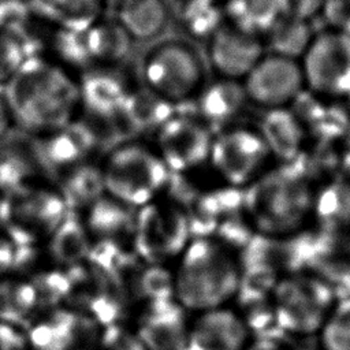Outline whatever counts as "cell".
<instances>
[{
	"label": "cell",
	"mask_w": 350,
	"mask_h": 350,
	"mask_svg": "<svg viewBox=\"0 0 350 350\" xmlns=\"http://www.w3.org/2000/svg\"><path fill=\"white\" fill-rule=\"evenodd\" d=\"M12 124L40 137L77 119V79L42 56L29 59L3 86Z\"/></svg>",
	"instance_id": "1"
},
{
	"label": "cell",
	"mask_w": 350,
	"mask_h": 350,
	"mask_svg": "<svg viewBox=\"0 0 350 350\" xmlns=\"http://www.w3.org/2000/svg\"><path fill=\"white\" fill-rule=\"evenodd\" d=\"M314 187L295 164L268 168L243 190L245 216L254 234L287 237L312 221Z\"/></svg>",
	"instance_id": "2"
},
{
	"label": "cell",
	"mask_w": 350,
	"mask_h": 350,
	"mask_svg": "<svg viewBox=\"0 0 350 350\" xmlns=\"http://www.w3.org/2000/svg\"><path fill=\"white\" fill-rule=\"evenodd\" d=\"M174 264V297L189 313L234 302L241 280L239 257L217 239L193 238Z\"/></svg>",
	"instance_id": "3"
},
{
	"label": "cell",
	"mask_w": 350,
	"mask_h": 350,
	"mask_svg": "<svg viewBox=\"0 0 350 350\" xmlns=\"http://www.w3.org/2000/svg\"><path fill=\"white\" fill-rule=\"evenodd\" d=\"M101 171L104 191L133 209L159 200L171 178L157 150L135 139L112 146L101 163Z\"/></svg>",
	"instance_id": "4"
},
{
	"label": "cell",
	"mask_w": 350,
	"mask_h": 350,
	"mask_svg": "<svg viewBox=\"0 0 350 350\" xmlns=\"http://www.w3.org/2000/svg\"><path fill=\"white\" fill-rule=\"evenodd\" d=\"M336 302L328 280L306 271L280 276L272 290L276 321L288 335L319 334Z\"/></svg>",
	"instance_id": "5"
},
{
	"label": "cell",
	"mask_w": 350,
	"mask_h": 350,
	"mask_svg": "<svg viewBox=\"0 0 350 350\" xmlns=\"http://www.w3.org/2000/svg\"><path fill=\"white\" fill-rule=\"evenodd\" d=\"M145 86L174 105L194 101L205 82L200 55L186 42L168 40L152 46L142 59Z\"/></svg>",
	"instance_id": "6"
},
{
	"label": "cell",
	"mask_w": 350,
	"mask_h": 350,
	"mask_svg": "<svg viewBox=\"0 0 350 350\" xmlns=\"http://www.w3.org/2000/svg\"><path fill=\"white\" fill-rule=\"evenodd\" d=\"M193 239L186 212L161 196L135 211L130 249L142 261L170 265Z\"/></svg>",
	"instance_id": "7"
},
{
	"label": "cell",
	"mask_w": 350,
	"mask_h": 350,
	"mask_svg": "<svg viewBox=\"0 0 350 350\" xmlns=\"http://www.w3.org/2000/svg\"><path fill=\"white\" fill-rule=\"evenodd\" d=\"M51 182H40L7 194L5 223L18 246H42L68 212Z\"/></svg>",
	"instance_id": "8"
},
{
	"label": "cell",
	"mask_w": 350,
	"mask_h": 350,
	"mask_svg": "<svg viewBox=\"0 0 350 350\" xmlns=\"http://www.w3.org/2000/svg\"><path fill=\"white\" fill-rule=\"evenodd\" d=\"M271 159L256 129L234 124L215 133L208 165L223 185L245 190L269 168Z\"/></svg>",
	"instance_id": "9"
},
{
	"label": "cell",
	"mask_w": 350,
	"mask_h": 350,
	"mask_svg": "<svg viewBox=\"0 0 350 350\" xmlns=\"http://www.w3.org/2000/svg\"><path fill=\"white\" fill-rule=\"evenodd\" d=\"M305 88L325 98L350 94V36L325 29L314 33L299 59Z\"/></svg>",
	"instance_id": "10"
},
{
	"label": "cell",
	"mask_w": 350,
	"mask_h": 350,
	"mask_svg": "<svg viewBox=\"0 0 350 350\" xmlns=\"http://www.w3.org/2000/svg\"><path fill=\"white\" fill-rule=\"evenodd\" d=\"M213 135L196 115L176 112L156 134L154 149L171 174L191 175L208 165Z\"/></svg>",
	"instance_id": "11"
},
{
	"label": "cell",
	"mask_w": 350,
	"mask_h": 350,
	"mask_svg": "<svg viewBox=\"0 0 350 350\" xmlns=\"http://www.w3.org/2000/svg\"><path fill=\"white\" fill-rule=\"evenodd\" d=\"M68 275L70 291L64 306L85 314L101 328L124 321L130 306L109 275L89 262L70 269Z\"/></svg>",
	"instance_id": "12"
},
{
	"label": "cell",
	"mask_w": 350,
	"mask_h": 350,
	"mask_svg": "<svg viewBox=\"0 0 350 350\" xmlns=\"http://www.w3.org/2000/svg\"><path fill=\"white\" fill-rule=\"evenodd\" d=\"M25 329L29 350H96L103 328L85 314L60 306L37 313Z\"/></svg>",
	"instance_id": "13"
},
{
	"label": "cell",
	"mask_w": 350,
	"mask_h": 350,
	"mask_svg": "<svg viewBox=\"0 0 350 350\" xmlns=\"http://www.w3.org/2000/svg\"><path fill=\"white\" fill-rule=\"evenodd\" d=\"M101 145L100 131L79 118L33 139L36 154L49 182L68 168L93 161Z\"/></svg>",
	"instance_id": "14"
},
{
	"label": "cell",
	"mask_w": 350,
	"mask_h": 350,
	"mask_svg": "<svg viewBox=\"0 0 350 350\" xmlns=\"http://www.w3.org/2000/svg\"><path fill=\"white\" fill-rule=\"evenodd\" d=\"M249 103L265 109L290 107L306 89L299 60L265 53L242 79Z\"/></svg>",
	"instance_id": "15"
},
{
	"label": "cell",
	"mask_w": 350,
	"mask_h": 350,
	"mask_svg": "<svg viewBox=\"0 0 350 350\" xmlns=\"http://www.w3.org/2000/svg\"><path fill=\"white\" fill-rule=\"evenodd\" d=\"M129 324L146 350H186L190 317L175 298L135 308Z\"/></svg>",
	"instance_id": "16"
},
{
	"label": "cell",
	"mask_w": 350,
	"mask_h": 350,
	"mask_svg": "<svg viewBox=\"0 0 350 350\" xmlns=\"http://www.w3.org/2000/svg\"><path fill=\"white\" fill-rule=\"evenodd\" d=\"M81 109L92 119L116 120L134 86L119 64H94L77 79Z\"/></svg>",
	"instance_id": "17"
},
{
	"label": "cell",
	"mask_w": 350,
	"mask_h": 350,
	"mask_svg": "<svg viewBox=\"0 0 350 350\" xmlns=\"http://www.w3.org/2000/svg\"><path fill=\"white\" fill-rule=\"evenodd\" d=\"M262 37L226 23L208 40V57L220 78L242 81L265 55Z\"/></svg>",
	"instance_id": "18"
},
{
	"label": "cell",
	"mask_w": 350,
	"mask_h": 350,
	"mask_svg": "<svg viewBox=\"0 0 350 350\" xmlns=\"http://www.w3.org/2000/svg\"><path fill=\"white\" fill-rule=\"evenodd\" d=\"M252 340L238 310L227 305L190 317L186 350H246Z\"/></svg>",
	"instance_id": "19"
},
{
	"label": "cell",
	"mask_w": 350,
	"mask_h": 350,
	"mask_svg": "<svg viewBox=\"0 0 350 350\" xmlns=\"http://www.w3.org/2000/svg\"><path fill=\"white\" fill-rule=\"evenodd\" d=\"M176 112V105L146 86L134 88L115 122L122 139L126 141L146 134L156 135Z\"/></svg>",
	"instance_id": "20"
},
{
	"label": "cell",
	"mask_w": 350,
	"mask_h": 350,
	"mask_svg": "<svg viewBox=\"0 0 350 350\" xmlns=\"http://www.w3.org/2000/svg\"><path fill=\"white\" fill-rule=\"evenodd\" d=\"M249 103L242 81L219 78L205 83L194 100L196 115L213 133L234 126Z\"/></svg>",
	"instance_id": "21"
},
{
	"label": "cell",
	"mask_w": 350,
	"mask_h": 350,
	"mask_svg": "<svg viewBox=\"0 0 350 350\" xmlns=\"http://www.w3.org/2000/svg\"><path fill=\"white\" fill-rule=\"evenodd\" d=\"M135 211L104 193L79 213L92 243H113L130 247Z\"/></svg>",
	"instance_id": "22"
},
{
	"label": "cell",
	"mask_w": 350,
	"mask_h": 350,
	"mask_svg": "<svg viewBox=\"0 0 350 350\" xmlns=\"http://www.w3.org/2000/svg\"><path fill=\"white\" fill-rule=\"evenodd\" d=\"M256 130L271 156L278 159L280 164H291L305 153L309 137L293 108L267 109Z\"/></svg>",
	"instance_id": "23"
},
{
	"label": "cell",
	"mask_w": 350,
	"mask_h": 350,
	"mask_svg": "<svg viewBox=\"0 0 350 350\" xmlns=\"http://www.w3.org/2000/svg\"><path fill=\"white\" fill-rule=\"evenodd\" d=\"M92 245L81 213L68 211L59 227L40 247L48 264L70 271L88 261Z\"/></svg>",
	"instance_id": "24"
},
{
	"label": "cell",
	"mask_w": 350,
	"mask_h": 350,
	"mask_svg": "<svg viewBox=\"0 0 350 350\" xmlns=\"http://www.w3.org/2000/svg\"><path fill=\"white\" fill-rule=\"evenodd\" d=\"M312 221L320 231L331 234L350 227V182L346 178H335L314 187Z\"/></svg>",
	"instance_id": "25"
},
{
	"label": "cell",
	"mask_w": 350,
	"mask_h": 350,
	"mask_svg": "<svg viewBox=\"0 0 350 350\" xmlns=\"http://www.w3.org/2000/svg\"><path fill=\"white\" fill-rule=\"evenodd\" d=\"M51 183L57 189L68 209L75 212L85 211L105 193L101 163L94 160L63 171Z\"/></svg>",
	"instance_id": "26"
},
{
	"label": "cell",
	"mask_w": 350,
	"mask_h": 350,
	"mask_svg": "<svg viewBox=\"0 0 350 350\" xmlns=\"http://www.w3.org/2000/svg\"><path fill=\"white\" fill-rule=\"evenodd\" d=\"M107 0H26L34 15L57 27L83 30L103 16Z\"/></svg>",
	"instance_id": "27"
},
{
	"label": "cell",
	"mask_w": 350,
	"mask_h": 350,
	"mask_svg": "<svg viewBox=\"0 0 350 350\" xmlns=\"http://www.w3.org/2000/svg\"><path fill=\"white\" fill-rule=\"evenodd\" d=\"M116 7V21L133 41L154 38L168 21V7L164 0H126Z\"/></svg>",
	"instance_id": "28"
},
{
	"label": "cell",
	"mask_w": 350,
	"mask_h": 350,
	"mask_svg": "<svg viewBox=\"0 0 350 350\" xmlns=\"http://www.w3.org/2000/svg\"><path fill=\"white\" fill-rule=\"evenodd\" d=\"M262 36L264 45L269 48V53L299 60L314 33L309 21L282 14Z\"/></svg>",
	"instance_id": "29"
},
{
	"label": "cell",
	"mask_w": 350,
	"mask_h": 350,
	"mask_svg": "<svg viewBox=\"0 0 350 350\" xmlns=\"http://www.w3.org/2000/svg\"><path fill=\"white\" fill-rule=\"evenodd\" d=\"M88 42L94 64H119L130 52L133 40L115 21L98 19L88 29Z\"/></svg>",
	"instance_id": "30"
},
{
	"label": "cell",
	"mask_w": 350,
	"mask_h": 350,
	"mask_svg": "<svg viewBox=\"0 0 350 350\" xmlns=\"http://www.w3.org/2000/svg\"><path fill=\"white\" fill-rule=\"evenodd\" d=\"M223 7L228 23L261 37L282 15L280 0H224Z\"/></svg>",
	"instance_id": "31"
},
{
	"label": "cell",
	"mask_w": 350,
	"mask_h": 350,
	"mask_svg": "<svg viewBox=\"0 0 350 350\" xmlns=\"http://www.w3.org/2000/svg\"><path fill=\"white\" fill-rule=\"evenodd\" d=\"M180 23L197 40H209L224 23L226 14L220 0H185Z\"/></svg>",
	"instance_id": "32"
},
{
	"label": "cell",
	"mask_w": 350,
	"mask_h": 350,
	"mask_svg": "<svg viewBox=\"0 0 350 350\" xmlns=\"http://www.w3.org/2000/svg\"><path fill=\"white\" fill-rule=\"evenodd\" d=\"M37 44L30 36L15 37L0 33V86L12 78L25 62L40 56Z\"/></svg>",
	"instance_id": "33"
},
{
	"label": "cell",
	"mask_w": 350,
	"mask_h": 350,
	"mask_svg": "<svg viewBox=\"0 0 350 350\" xmlns=\"http://www.w3.org/2000/svg\"><path fill=\"white\" fill-rule=\"evenodd\" d=\"M52 48L57 57L70 67L81 68L83 71L93 66L88 42V29L77 30L57 27L53 34Z\"/></svg>",
	"instance_id": "34"
},
{
	"label": "cell",
	"mask_w": 350,
	"mask_h": 350,
	"mask_svg": "<svg viewBox=\"0 0 350 350\" xmlns=\"http://www.w3.org/2000/svg\"><path fill=\"white\" fill-rule=\"evenodd\" d=\"M319 335L323 350H350V297L338 299Z\"/></svg>",
	"instance_id": "35"
},
{
	"label": "cell",
	"mask_w": 350,
	"mask_h": 350,
	"mask_svg": "<svg viewBox=\"0 0 350 350\" xmlns=\"http://www.w3.org/2000/svg\"><path fill=\"white\" fill-rule=\"evenodd\" d=\"M33 16L26 0H0V33L22 37L30 33Z\"/></svg>",
	"instance_id": "36"
},
{
	"label": "cell",
	"mask_w": 350,
	"mask_h": 350,
	"mask_svg": "<svg viewBox=\"0 0 350 350\" xmlns=\"http://www.w3.org/2000/svg\"><path fill=\"white\" fill-rule=\"evenodd\" d=\"M96 350H146L129 323L122 321L101 329Z\"/></svg>",
	"instance_id": "37"
},
{
	"label": "cell",
	"mask_w": 350,
	"mask_h": 350,
	"mask_svg": "<svg viewBox=\"0 0 350 350\" xmlns=\"http://www.w3.org/2000/svg\"><path fill=\"white\" fill-rule=\"evenodd\" d=\"M320 14L328 29L350 36V0H325Z\"/></svg>",
	"instance_id": "38"
},
{
	"label": "cell",
	"mask_w": 350,
	"mask_h": 350,
	"mask_svg": "<svg viewBox=\"0 0 350 350\" xmlns=\"http://www.w3.org/2000/svg\"><path fill=\"white\" fill-rule=\"evenodd\" d=\"M325 0H280L282 14L309 21L320 14Z\"/></svg>",
	"instance_id": "39"
},
{
	"label": "cell",
	"mask_w": 350,
	"mask_h": 350,
	"mask_svg": "<svg viewBox=\"0 0 350 350\" xmlns=\"http://www.w3.org/2000/svg\"><path fill=\"white\" fill-rule=\"evenodd\" d=\"M338 161L339 167L343 172V178L350 182V127L347 129L346 134L339 142V152H338Z\"/></svg>",
	"instance_id": "40"
},
{
	"label": "cell",
	"mask_w": 350,
	"mask_h": 350,
	"mask_svg": "<svg viewBox=\"0 0 350 350\" xmlns=\"http://www.w3.org/2000/svg\"><path fill=\"white\" fill-rule=\"evenodd\" d=\"M11 126H12V119H11L10 109L3 93V88L0 86V142L5 138Z\"/></svg>",
	"instance_id": "41"
},
{
	"label": "cell",
	"mask_w": 350,
	"mask_h": 350,
	"mask_svg": "<svg viewBox=\"0 0 350 350\" xmlns=\"http://www.w3.org/2000/svg\"><path fill=\"white\" fill-rule=\"evenodd\" d=\"M246 350H288L282 340H252Z\"/></svg>",
	"instance_id": "42"
},
{
	"label": "cell",
	"mask_w": 350,
	"mask_h": 350,
	"mask_svg": "<svg viewBox=\"0 0 350 350\" xmlns=\"http://www.w3.org/2000/svg\"><path fill=\"white\" fill-rule=\"evenodd\" d=\"M107 1H113V3H116V5H118V4H120V3H123V1H126V0H107Z\"/></svg>",
	"instance_id": "43"
},
{
	"label": "cell",
	"mask_w": 350,
	"mask_h": 350,
	"mask_svg": "<svg viewBox=\"0 0 350 350\" xmlns=\"http://www.w3.org/2000/svg\"><path fill=\"white\" fill-rule=\"evenodd\" d=\"M347 231H349V234H350V227H349V230H347Z\"/></svg>",
	"instance_id": "44"
}]
</instances>
